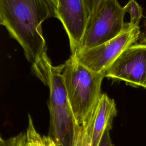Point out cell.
<instances>
[{
	"label": "cell",
	"mask_w": 146,
	"mask_h": 146,
	"mask_svg": "<svg viewBox=\"0 0 146 146\" xmlns=\"http://www.w3.org/2000/svg\"><path fill=\"white\" fill-rule=\"evenodd\" d=\"M31 66L33 73L44 85L48 87L50 90L48 136L56 146H72L75 127L78 124L63 81V64L53 66L46 52Z\"/></svg>",
	"instance_id": "7a4b0ae2"
},
{
	"label": "cell",
	"mask_w": 146,
	"mask_h": 146,
	"mask_svg": "<svg viewBox=\"0 0 146 146\" xmlns=\"http://www.w3.org/2000/svg\"><path fill=\"white\" fill-rule=\"evenodd\" d=\"M90 19L97 11L105 0H84Z\"/></svg>",
	"instance_id": "4fadbf2b"
},
{
	"label": "cell",
	"mask_w": 146,
	"mask_h": 146,
	"mask_svg": "<svg viewBox=\"0 0 146 146\" xmlns=\"http://www.w3.org/2000/svg\"><path fill=\"white\" fill-rule=\"evenodd\" d=\"M123 8L125 13L129 14V23L139 26L140 19L143 16V10L141 6L135 0H130Z\"/></svg>",
	"instance_id": "8fae6325"
},
{
	"label": "cell",
	"mask_w": 146,
	"mask_h": 146,
	"mask_svg": "<svg viewBox=\"0 0 146 146\" xmlns=\"http://www.w3.org/2000/svg\"><path fill=\"white\" fill-rule=\"evenodd\" d=\"M91 111L81 124L76 125L72 146H92Z\"/></svg>",
	"instance_id": "9c48e42d"
},
{
	"label": "cell",
	"mask_w": 146,
	"mask_h": 146,
	"mask_svg": "<svg viewBox=\"0 0 146 146\" xmlns=\"http://www.w3.org/2000/svg\"><path fill=\"white\" fill-rule=\"evenodd\" d=\"M62 76L78 124H81L99 99L106 72L98 73L80 63L72 55L63 64Z\"/></svg>",
	"instance_id": "3957f363"
},
{
	"label": "cell",
	"mask_w": 146,
	"mask_h": 146,
	"mask_svg": "<svg viewBox=\"0 0 146 146\" xmlns=\"http://www.w3.org/2000/svg\"><path fill=\"white\" fill-rule=\"evenodd\" d=\"M125 14L117 0H105L90 18L79 50L97 46L117 36L125 27Z\"/></svg>",
	"instance_id": "5b68a950"
},
{
	"label": "cell",
	"mask_w": 146,
	"mask_h": 146,
	"mask_svg": "<svg viewBox=\"0 0 146 146\" xmlns=\"http://www.w3.org/2000/svg\"><path fill=\"white\" fill-rule=\"evenodd\" d=\"M140 35L139 26L126 23L124 30L114 38L92 48L79 49L71 55L94 72H106L124 50L137 41Z\"/></svg>",
	"instance_id": "277c9868"
},
{
	"label": "cell",
	"mask_w": 146,
	"mask_h": 146,
	"mask_svg": "<svg viewBox=\"0 0 146 146\" xmlns=\"http://www.w3.org/2000/svg\"><path fill=\"white\" fill-rule=\"evenodd\" d=\"M55 11L49 0H0V23L21 45L31 64L46 52L42 24L55 17Z\"/></svg>",
	"instance_id": "6da1fadb"
},
{
	"label": "cell",
	"mask_w": 146,
	"mask_h": 146,
	"mask_svg": "<svg viewBox=\"0 0 146 146\" xmlns=\"http://www.w3.org/2000/svg\"><path fill=\"white\" fill-rule=\"evenodd\" d=\"M52 3V5L54 6L55 9H56V7L57 6V0H49Z\"/></svg>",
	"instance_id": "2e32d148"
},
{
	"label": "cell",
	"mask_w": 146,
	"mask_h": 146,
	"mask_svg": "<svg viewBox=\"0 0 146 146\" xmlns=\"http://www.w3.org/2000/svg\"><path fill=\"white\" fill-rule=\"evenodd\" d=\"M44 139L47 146H56L54 141L48 136H44Z\"/></svg>",
	"instance_id": "9a60e30c"
},
{
	"label": "cell",
	"mask_w": 146,
	"mask_h": 146,
	"mask_svg": "<svg viewBox=\"0 0 146 146\" xmlns=\"http://www.w3.org/2000/svg\"><path fill=\"white\" fill-rule=\"evenodd\" d=\"M0 146H26V133L21 132L7 139L1 137Z\"/></svg>",
	"instance_id": "7c38bea8"
},
{
	"label": "cell",
	"mask_w": 146,
	"mask_h": 146,
	"mask_svg": "<svg viewBox=\"0 0 146 146\" xmlns=\"http://www.w3.org/2000/svg\"><path fill=\"white\" fill-rule=\"evenodd\" d=\"M26 146H47L44 136L36 130L31 116L29 115V125L26 133Z\"/></svg>",
	"instance_id": "30bf717a"
},
{
	"label": "cell",
	"mask_w": 146,
	"mask_h": 146,
	"mask_svg": "<svg viewBox=\"0 0 146 146\" xmlns=\"http://www.w3.org/2000/svg\"><path fill=\"white\" fill-rule=\"evenodd\" d=\"M106 77L146 88V44H134L124 50L106 70Z\"/></svg>",
	"instance_id": "8992f818"
},
{
	"label": "cell",
	"mask_w": 146,
	"mask_h": 146,
	"mask_svg": "<svg viewBox=\"0 0 146 146\" xmlns=\"http://www.w3.org/2000/svg\"><path fill=\"white\" fill-rule=\"evenodd\" d=\"M99 146H114L110 135V131H107L102 136Z\"/></svg>",
	"instance_id": "5bb4252c"
},
{
	"label": "cell",
	"mask_w": 146,
	"mask_h": 146,
	"mask_svg": "<svg viewBox=\"0 0 146 146\" xmlns=\"http://www.w3.org/2000/svg\"><path fill=\"white\" fill-rule=\"evenodd\" d=\"M92 146H99L103 135L112 128L117 114L115 100L106 94H102L92 110Z\"/></svg>",
	"instance_id": "ba28073f"
},
{
	"label": "cell",
	"mask_w": 146,
	"mask_h": 146,
	"mask_svg": "<svg viewBox=\"0 0 146 146\" xmlns=\"http://www.w3.org/2000/svg\"><path fill=\"white\" fill-rule=\"evenodd\" d=\"M55 17L62 23L67 34L71 54L80 47L90 17L84 0H57Z\"/></svg>",
	"instance_id": "52a82bcc"
}]
</instances>
